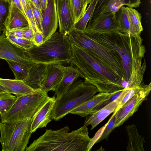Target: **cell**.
Wrapping results in <instances>:
<instances>
[{
    "label": "cell",
    "mask_w": 151,
    "mask_h": 151,
    "mask_svg": "<svg viewBox=\"0 0 151 151\" xmlns=\"http://www.w3.org/2000/svg\"><path fill=\"white\" fill-rule=\"evenodd\" d=\"M71 47L70 65L99 92L114 93L124 89L120 79L97 58L78 45L71 43Z\"/></svg>",
    "instance_id": "6da1fadb"
},
{
    "label": "cell",
    "mask_w": 151,
    "mask_h": 151,
    "mask_svg": "<svg viewBox=\"0 0 151 151\" xmlns=\"http://www.w3.org/2000/svg\"><path fill=\"white\" fill-rule=\"evenodd\" d=\"M66 126L60 129H47L34 140L26 151H87L91 140L87 126L70 132Z\"/></svg>",
    "instance_id": "7a4b0ae2"
},
{
    "label": "cell",
    "mask_w": 151,
    "mask_h": 151,
    "mask_svg": "<svg viewBox=\"0 0 151 151\" xmlns=\"http://www.w3.org/2000/svg\"><path fill=\"white\" fill-rule=\"evenodd\" d=\"M86 35L92 39L106 47L115 50L122 59L127 81L132 71L133 59L144 58L145 46L140 35L134 36L116 31L99 35Z\"/></svg>",
    "instance_id": "3957f363"
},
{
    "label": "cell",
    "mask_w": 151,
    "mask_h": 151,
    "mask_svg": "<svg viewBox=\"0 0 151 151\" xmlns=\"http://www.w3.org/2000/svg\"><path fill=\"white\" fill-rule=\"evenodd\" d=\"M24 52L34 63L66 65L71 59V43L67 35L56 32L41 45H34Z\"/></svg>",
    "instance_id": "277c9868"
},
{
    "label": "cell",
    "mask_w": 151,
    "mask_h": 151,
    "mask_svg": "<svg viewBox=\"0 0 151 151\" xmlns=\"http://www.w3.org/2000/svg\"><path fill=\"white\" fill-rule=\"evenodd\" d=\"M67 35L71 43L79 46L93 55L121 80H126L122 59L115 50L92 39L84 32L74 29Z\"/></svg>",
    "instance_id": "5b68a950"
},
{
    "label": "cell",
    "mask_w": 151,
    "mask_h": 151,
    "mask_svg": "<svg viewBox=\"0 0 151 151\" xmlns=\"http://www.w3.org/2000/svg\"><path fill=\"white\" fill-rule=\"evenodd\" d=\"M98 92L93 84L81 79L76 81L65 92L56 98L51 114L52 119H60Z\"/></svg>",
    "instance_id": "8992f818"
},
{
    "label": "cell",
    "mask_w": 151,
    "mask_h": 151,
    "mask_svg": "<svg viewBox=\"0 0 151 151\" xmlns=\"http://www.w3.org/2000/svg\"><path fill=\"white\" fill-rule=\"evenodd\" d=\"M32 118L14 123L0 122V142L2 151H24L32 133Z\"/></svg>",
    "instance_id": "52a82bcc"
},
{
    "label": "cell",
    "mask_w": 151,
    "mask_h": 151,
    "mask_svg": "<svg viewBox=\"0 0 151 151\" xmlns=\"http://www.w3.org/2000/svg\"><path fill=\"white\" fill-rule=\"evenodd\" d=\"M47 96V93L39 89L32 93L17 97L9 111L3 117H0V122L11 123L25 118H32Z\"/></svg>",
    "instance_id": "ba28073f"
},
{
    "label": "cell",
    "mask_w": 151,
    "mask_h": 151,
    "mask_svg": "<svg viewBox=\"0 0 151 151\" xmlns=\"http://www.w3.org/2000/svg\"><path fill=\"white\" fill-rule=\"evenodd\" d=\"M116 12H109L91 17L84 31L87 34L99 35L114 31H120Z\"/></svg>",
    "instance_id": "9c48e42d"
},
{
    "label": "cell",
    "mask_w": 151,
    "mask_h": 151,
    "mask_svg": "<svg viewBox=\"0 0 151 151\" xmlns=\"http://www.w3.org/2000/svg\"><path fill=\"white\" fill-rule=\"evenodd\" d=\"M151 90L150 82L145 90L133 96L115 112V128L122 125L137 111L143 102L147 99Z\"/></svg>",
    "instance_id": "30bf717a"
},
{
    "label": "cell",
    "mask_w": 151,
    "mask_h": 151,
    "mask_svg": "<svg viewBox=\"0 0 151 151\" xmlns=\"http://www.w3.org/2000/svg\"><path fill=\"white\" fill-rule=\"evenodd\" d=\"M24 50L11 42L4 34L0 35V59L31 65L35 63L26 55Z\"/></svg>",
    "instance_id": "8fae6325"
},
{
    "label": "cell",
    "mask_w": 151,
    "mask_h": 151,
    "mask_svg": "<svg viewBox=\"0 0 151 151\" xmlns=\"http://www.w3.org/2000/svg\"><path fill=\"white\" fill-rule=\"evenodd\" d=\"M59 32L67 35L75 24L70 0H55Z\"/></svg>",
    "instance_id": "7c38bea8"
},
{
    "label": "cell",
    "mask_w": 151,
    "mask_h": 151,
    "mask_svg": "<svg viewBox=\"0 0 151 151\" xmlns=\"http://www.w3.org/2000/svg\"><path fill=\"white\" fill-rule=\"evenodd\" d=\"M56 101V97L48 96L42 103L32 118L31 132L46 127L51 121V113Z\"/></svg>",
    "instance_id": "4fadbf2b"
},
{
    "label": "cell",
    "mask_w": 151,
    "mask_h": 151,
    "mask_svg": "<svg viewBox=\"0 0 151 151\" xmlns=\"http://www.w3.org/2000/svg\"><path fill=\"white\" fill-rule=\"evenodd\" d=\"M42 12V33L44 42L55 32L58 27L55 0H48L46 8Z\"/></svg>",
    "instance_id": "5bb4252c"
},
{
    "label": "cell",
    "mask_w": 151,
    "mask_h": 151,
    "mask_svg": "<svg viewBox=\"0 0 151 151\" xmlns=\"http://www.w3.org/2000/svg\"><path fill=\"white\" fill-rule=\"evenodd\" d=\"M125 89L116 100L98 110L92 111L87 115L84 121L85 125H91L92 130L104 119L111 113L114 112L122 100L125 92Z\"/></svg>",
    "instance_id": "9a60e30c"
},
{
    "label": "cell",
    "mask_w": 151,
    "mask_h": 151,
    "mask_svg": "<svg viewBox=\"0 0 151 151\" xmlns=\"http://www.w3.org/2000/svg\"><path fill=\"white\" fill-rule=\"evenodd\" d=\"M65 68L58 64H47L46 76L40 89L47 93L50 91H54L63 77Z\"/></svg>",
    "instance_id": "2e32d148"
},
{
    "label": "cell",
    "mask_w": 151,
    "mask_h": 151,
    "mask_svg": "<svg viewBox=\"0 0 151 151\" xmlns=\"http://www.w3.org/2000/svg\"><path fill=\"white\" fill-rule=\"evenodd\" d=\"M140 3V0H98L91 17L107 12H116L124 5L128 7L137 8Z\"/></svg>",
    "instance_id": "e0dca14e"
},
{
    "label": "cell",
    "mask_w": 151,
    "mask_h": 151,
    "mask_svg": "<svg viewBox=\"0 0 151 151\" xmlns=\"http://www.w3.org/2000/svg\"><path fill=\"white\" fill-rule=\"evenodd\" d=\"M47 64L35 63L30 68L28 74L23 81L36 90L40 89L46 76Z\"/></svg>",
    "instance_id": "ac0fdd59"
},
{
    "label": "cell",
    "mask_w": 151,
    "mask_h": 151,
    "mask_svg": "<svg viewBox=\"0 0 151 151\" xmlns=\"http://www.w3.org/2000/svg\"><path fill=\"white\" fill-rule=\"evenodd\" d=\"M115 92H100L73 109L70 114L86 116L98 105L109 99Z\"/></svg>",
    "instance_id": "d6986e66"
},
{
    "label": "cell",
    "mask_w": 151,
    "mask_h": 151,
    "mask_svg": "<svg viewBox=\"0 0 151 151\" xmlns=\"http://www.w3.org/2000/svg\"><path fill=\"white\" fill-rule=\"evenodd\" d=\"M10 7L9 13L5 22V32L19 28L29 26L28 19L25 15L14 6L11 0H9Z\"/></svg>",
    "instance_id": "ffe728a7"
},
{
    "label": "cell",
    "mask_w": 151,
    "mask_h": 151,
    "mask_svg": "<svg viewBox=\"0 0 151 151\" xmlns=\"http://www.w3.org/2000/svg\"><path fill=\"white\" fill-rule=\"evenodd\" d=\"M80 77L79 73L71 65L65 67L63 77L54 91V96L58 98L65 92L73 83Z\"/></svg>",
    "instance_id": "44dd1931"
},
{
    "label": "cell",
    "mask_w": 151,
    "mask_h": 151,
    "mask_svg": "<svg viewBox=\"0 0 151 151\" xmlns=\"http://www.w3.org/2000/svg\"><path fill=\"white\" fill-rule=\"evenodd\" d=\"M0 84L5 88L8 93L15 94L17 97L35 91L23 81L15 79H6L0 78Z\"/></svg>",
    "instance_id": "7402d4cb"
},
{
    "label": "cell",
    "mask_w": 151,
    "mask_h": 151,
    "mask_svg": "<svg viewBox=\"0 0 151 151\" xmlns=\"http://www.w3.org/2000/svg\"><path fill=\"white\" fill-rule=\"evenodd\" d=\"M125 128L129 138L127 146V151H144L145 138L139 134L136 125H128L126 126Z\"/></svg>",
    "instance_id": "603a6c76"
},
{
    "label": "cell",
    "mask_w": 151,
    "mask_h": 151,
    "mask_svg": "<svg viewBox=\"0 0 151 151\" xmlns=\"http://www.w3.org/2000/svg\"><path fill=\"white\" fill-rule=\"evenodd\" d=\"M127 8L129 21V34L134 36L139 35L143 31L141 14L133 8L127 6Z\"/></svg>",
    "instance_id": "cb8c5ba5"
},
{
    "label": "cell",
    "mask_w": 151,
    "mask_h": 151,
    "mask_svg": "<svg viewBox=\"0 0 151 151\" xmlns=\"http://www.w3.org/2000/svg\"><path fill=\"white\" fill-rule=\"evenodd\" d=\"M98 1L92 0L91 1L83 14L75 24L73 29L84 32L88 23L93 14Z\"/></svg>",
    "instance_id": "d4e9b609"
},
{
    "label": "cell",
    "mask_w": 151,
    "mask_h": 151,
    "mask_svg": "<svg viewBox=\"0 0 151 151\" xmlns=\"http://www.w3.org/2000/svg\"><path fill=\"white\" fill-rule=\"evenodd\" d=\"M12 72L15 77V79L23 81L27 77L31 65H27L15 62L6 60Z\"/></svg>",
    "instance_id": "484cf974"
},
{
    "label": "cell",
    "mask_w": 151,
    "mask_h": 151,
    "mask_svg": "<svg viewBox=\"0 0 151 151\" xmlns=\"http://www.w3.org/2000/svg\"><path fill=\"white\" fill-rule=\"evenodd\" d=\"M115 14L120 31L124 33L129 34V21L127 7L122 6L116 12Z\"/></svg>",
    "instance_id": "4316f807"
},
{
    "label": "cell",
    "mask_w": 151,
    "mask_h": 151,
    "mask_svg": "<svg viewBox=\"0 0 151 151\" xmlns=\"http://www.w3.org/2000/svg\"><path fill=\"white\" fill-rule=\"evenodd\" d=\"M17 99L9 93L0 94V117L4 116L11 109Z\"/></svg>",
    "instance_id": "83f0119b"
},
{
    "label": "cell",
    "mask_w": 151,
    "mask_h": 151,
    "mask_svg": "<svg viewBox=\"0 0 151 151\" xmlns=\"http://www.w3.org/2000/svg\"><path fill=\"white\" fill-rule=\"evenodd\" d=\"M75 24L86 11L88 4L85 0H70Z\"/></svg>",
    "instance_id": "f1b7e54d"
},
{
    "label": "cell",
    "mask_w": 151,
    "mask_h": 151,
    "mask_svg": "<svg viewBox=\"0 0 151 151\" xmlns=\"http://www.w3.org/2000/svg\"><path fill=\"white\" fill-rule=\"evenodd\" d=\"M10 7L9 1L0 0V29L4 32L6 29L5 22Z\"/></svg>",
    "instance_id": "f546056e"
},
{
    "label": "cell",
    "mask_w": 151,
    "mask_h": 151,
    "mask_svg": "<svg viewBox=\"0 0 151 151\" xmlns=\"http://www.w3.org/2000/svg\"><path fill=\"white\" fill-rule=\"evenodd\" d=\"M6 36L11 42L24 50H28L34 45L32 40L24 38L18 37L10 35H7Z\"/></svg>",
    "instance_id": "4dcf8cb0"
},
{
    "label": "cell",
    "mask_w": 151,
    "mask_h": 151,
    "mask_svg": "<svg viewBox=\"0 0 151 151\" xmlns=\"http://www.w3.org/2000/svg\"><path fill=\"white\" fill-rule=\"evenodd\" d=\"M115 119V112H114L113 114L109 121L105 125V127L100 137L96 141V143H99L104 139L107 140L108 139L110 134L115 129L114 125Z\"/></svg>",
    "instance_id": "1f68e13d"
},
{
    "label": "cell",
    "mask_w": 151,
    "mask_h": 151,
    "mask_svg": "<svg viewBox=\"0 0 151 151\" xmlns=\"http://www.w3.org/2000/svg\"><path fill=\"white\" fill-rule=\"evenodd\" d=\"M29 1L32 11L37 27L38 30L42 32V23L43 19L42 11L37 8L30 0H29Z\"/></svg>",
    "instance_id": "d6a6232c"
},
{
    "label": "cell",
    "mask_w": 151,
    "mask_h": 151,
    "mask_svg": "<svg viewBox=\"0 0 151 151\" xmlns=\"http://www.w3.org/2000/svg\"><path fill=\"white\" fill-rule=\"evenodd\" d=\"M26 6L25 15L28 19L29 25L31 27L35 33L36 31L39 30L36 26L32 11L29 0H27Z\"/></svg>",
    "instance_id": "836d02e7"
},
{
    "label": "cell",
    "mask_w": 151,
    "mask_h": 151,
    "mask_svg": "<svg viewBox=\"0 0 151 151\" xmlns=\"http://www.w3.org/2000/svg\"><path fill=\"white\" fill-rule=\"evenodd\" d=\"M29 26L19 28L5 32L3 34L5 36L10 35L20 38H23L24 35L29 28Z\"/></svg>",
    "instance_id": "e575fe53"
},
{
    "label": "cell",
    "mask_w": 151,
    "mask_h": 151,
    "mask_svg": "<svg viewBox=\"0 0 151 151\" xmlns=\"http://www.w3.org/2000/svg\"><path fill=\"white\" fill-rule=\"evenodd\" d=\"M122 90L115 92L108 99L106 100L96 107L93 111L99 110L118 98L122 93Z\"/></svg>",
    "instance_id": "d590c367"
},
{
    "label": "cell",
    "mask_w": 151,
    "mask_h": 151,
    "mask_svg": "<svg viewBox=\"0 0 151 151\" xmlns=\"http://www.w3.org/2000/svg\"><path fill=\"white\" fill-rule=\"evenodd\" d=\"M44 37L42 32L39 31H36L34 33L33 40L34 44L38 46L44 42Z\"/></svg>",
    "instance_id": "8d00e7d4"
},
{
    "label": "cell",
    "mask_w": 151,
    "mask_h": 151,
    "mask_svg": "<svg viewBox=\"0 0 151 151\" xmlns=\"http://www.w3.org/2000/svg\"><path fill=\"white\" fill-rule=\"evenodd\" d=\"M34 33L31 27L29 25V28L25 32L23 38L33 41Z\"/></svg>",
    "instance_id": "74e56055"
},
{
    "label": "cell",
    "mask_w": 151,
    "mask_h": 151,
    "mask_svg": "<svg viewBox=\"0 0 151 151\" xmlns=\"http://www.w3.org/2000/svg\"><path fill=\"white\" fill-rule=\"evenodd\" d=\"M11 0L13 5L19 9L24 14L21 4L20 0Z\"/></svg>",
    "instance_id": "f35d334b"
},
{
    "label": "cell",
    "mask_w": 151,
    "mask_h": 151,
    "mask_svg": "<svg viewBox=\"0 0 151 151\" xmlns=\"http://www.w3.org/2000/svg\"><path fill=\"white\" fill-rule=\"evenodd\" d=\"M48 0H40L42 11L45 9L47 7Z\"/></svg>",
    "instance_id": "ab89813d"
},
{
    "label": "cell",
    "mask_w": 151,
    "mask_h": 151,
    "mask_svg": "<svg viewBox=\"0 0 151 151\" xmlns=\"http://www.w3.org/2000/svg\"><path fill=\"white\" fill-rule=\"evenodd\" d=\"M20 1L22 9L25 15V12L27 8V0H20Z\"/></svg>",
    "instance_id": "60d3db41"
},
{
    "label": "cell",
    "mask_w": 151,
    "mask_h": 151,
    "mask_svg": "<svg viewBox=\"0 0 151 151\" xmlns=\"http://www.w3.org/2000/svg\"><path fill=\"white\" fill-rule=\"evenodd\" d=\"M35 5L38 9L41 10V6L40 0H30Z\"/></svg>",
    "instance_id": "b9f144b4"
},
{
    "label": "cell",
    "mask_w": 151,
    "mask_h": 151,
    "mask_svg": "<svg viewBox=\"0 0 151 151\" xmlns=\"http://www.w3.org/2000/svg\"><path fill=\"white\" fill-rule=\"evenodd\" d=\"M4 93H8L7 92L4 88L0 84V94Z\"/></svg>",
    "instance_id": "7bdbcfd3"
},
{
    "label": "cell",
    "mask_w": 151,
    "mask_h": 151,
    "mask_svg": "<svg viewBox=\"0 0 151 151\" xmlns=\"http://www.w3.org/2000/svg\"><path fill=\"white\" fill-rule=\"evenodd\" d=\"M92 0H85V2L88 4H89Z\"/></svg>",
    "instance_id": "ee69618b"
},
{
    "label": "cell",
    "mask_w": 151,
    "mask_h": 151,
    "mask_svg": "<svg viewBox=\"0 0 151 151\" xmlns=\"http://www.w3.org/2000/svg\"><path fill=\"white\" fill-rule=\"evenodd\" d=\"M4 0L6 1H9V0Z\"/></svg>",
    "instance_id": "f6af8a7d"
},
{
    "label": "cell",
    "mask_w": 151,
    "mask_h": 151,
    "mask_svg": "<svg viewBox=\"0 0 151 151\" xmlns=\"http://www.w3.org/2000/svg\"><path fill=\"white\" fill-rule=\"evenodd\" d=\"M1 30L0 29V34H1Z\"/></svg>",
    "instance_id": "bcb514c9"
}]
</instances>
